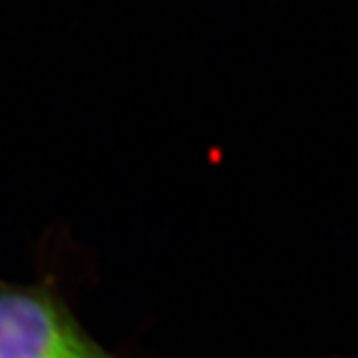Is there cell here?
<instances>
[{
	"instance_id": "obj_1",
	"label": "cell",
	"mask_w": 358,
	"mask_h": 358,
	"mask_svg": "<svg viewBox=\"0 0 358 358\" xmlns=\"http://www.w3.org/2000/svg\"><path fill=\"white\" fill-rule=\"evenodd\" d=\"M0 358H117L41 287H0Z\"/></svg>"
}]
</instances>
